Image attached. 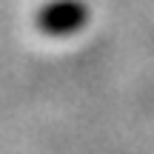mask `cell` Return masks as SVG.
<instances>
[{
	"instance_id": "6da1fadb",
	"label": "cell",
	"mask_w": 154,
	"mask_h": 154,
	"mask_svg": "<svg viewBox=\"0 0 154 154\" xmlns=\"http://www.w3.org/2000/svg\"><path fill=\"white\" fill-rule=\"evenodd\" d=\"M88 20V9L80 0H54L37 11V26L46 34H72Z\"/></svg>"
}]
</instances>
